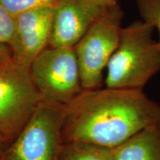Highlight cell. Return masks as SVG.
I'll return each mask as SVG.
<instances>
[{
    "mask_svg": "<svg viewBox=\"0 0 160 160\" xmlns=\"http://www.w3.org/2000/svg\"><path fill=\"white\" fill-rule=\"evenodd\" d=\"M160 125V104L143 90H83L66 105L62 143L113 149L132 136Z\"/></svg>",
    "mask_w": 160,
    "mask_h": 160,
    "instance_id": "6da1fadb",
    "label": "cell"
},
{
    "mask_svg": "<svg viewBox=\"0 0 160 160\" xmlns=\"http://www.w3.org/2000/svg\"><path fill=\"white\" fill-rule=\"evenodd\" d=\"M154 28L139 19L122 28L117 48L106 67L104 84L114 89L143 90L160 72V44Z\"/></svg>",
    "mask_w": 160,
    "mask_h": 160,
    "instance_id": "7a4b0ae2",
    "label": "cell"
},
{
    "mask_svg": "<svg viewBox=\"0 0 160 160\" xmlns=\"http://www.w3.org/2000/svg\"><path fill=\"white\" fill-rule=\"evenodd\" d=\"M123 18L119 3L109 6L74 46L83 90L102 88L104 71L119 45Z\"/></svg>",
    "mask_w": 160,
    "mask_h": 160,
    "instance_id": "3957f363",
    "label": "cell"
},
{
    "mask_svg": "<svg viewBox=\"0 0 160 160\" xmlns=\"http://www.w3.org/2000/svg\"><path fill=\"white\" fill-rule=\"evenodd\" d=\"M42 99L29 69L12 58L0 62V132L10 144L23 131Z\"/></svg>",
    "mask_w": 160,
    "mask_h": 160,
    "instance_id": "277c9868",
    "label": "cell"
},
{
    "mask_svg": "<svg viewBox=\"0 0 160 160\" xmlns=\"http://www.w3.org/2000/svg\"><path fill=\"white\" fill-rule=\"evenodd\" d=\"M66 105L42 99L33 117L0 160H58Z\"/></svg>",
    "mask_w": 160,
    "mask_h": 160,
    "instance_id": "5b68a950",
    "label": "cell"
},
{
    "mask_svg": "<svg viewBox=\"0 0 160 160\" xmlns=\"http://www.w3.org/2000/svg\"><path fill=\"white\" fill-rule=\"evenodd\" d=\"M44 99L68 105L83 91L74 48L48 46L29 68Z\"/></svg>",
    "mask_w": 160,
    "mask_h": 160,
    "instance_id": "8992f818",
    "label": "cell"
},
{
    "mask_svg": "<svg viewBox=\"0 0 160 160\" xmlns=\"http://www.w3.org/2000/svg\"><path fill=\"white\" fill-rule=\"evenodd\" d=\"M55 5L44 6L15 15V28L8 44L11 58L29 69L35 58L48 47Z\"/></svg>",
    "mask_w": 160,
    "mask_h": 160,
    "instance_id": "52a82bcc",
    "label": "cell"
},
{
    "mask_svg": "<svg viewBox=\"0 0 160 160\" xmlns=\"http://www.w3.org/2000/svg\"><path fill=\"white\" fill-rule=\"evenodd\" d=\"M108 7L97 0H59L54 8L49 46L74 48Z\"/></svg>",
    "mask_w": 160,
    "mask_h": 160,
    "instance_id": "ba28073f",
    "label": "cell"
},
{
    "mask_svg": "<svg viewBox=\"0 0 160 160\" xmlns=\"http://www.w3.org/2000/svg\"><path fill=\"white\" fill-rule=\"evenodd\" d=\"M113 160H160V125H152L112 149Z\"/></svg>",
    "mask_w": 160,
    "mask_h": 160,
    "instance_id": "9c48e42d",
    "label": "cell"
},
{
    "mask_svg": "<svg viewBox=\"0 0 160 160\" xmlns=\"http://www.w3.org/2000/svg\"><path fill=\"white\" fill-rule=\"evenodd\" d=\"M58 160H113L112 149L85 143H62Z\"/></svg>",
    "mask_w": 160,
    "mask_h": 160,
    "instance_id": "30bf717a",
    "label": "cell"
},
{
    "mask_svg": "<svg viewBox=\"0 0 160 160\" xmlns=\"http://www.w3.org/2000/svg\"><path fill=\"white\" fill-rule=\"evenodd\" d=\"M136 5L142 20L158 31L160 44V0H136Z\"/></svg>",
    "mask_w": 160,
    "mask_h": 160,
    "instance_id": "8fae6325",
    "label": "cell"
},
{
    "mask_svg": "<svg viewBox=\"0 0 160 160\" xmlns=\"http://www.w3.org/2000/svg\"><path fill=\"white\" fill-rule=\"evenodd\" d=\"M59 0H0V5L17 15L22 12L44 6L55 5Z\"/></svg>",
    "mask_w": 160,
    "mask_h": 160,
    "instance_id": "7c38bea8",
    "label": "cell"
},
{
    "mask_svg": "<svg viewBox=\"0 0 160 160\" xmlns=\"http://www.w3.org/2000/svg\"><path fill=\"white\" fill-rule=\"evenodd\" d=\"M15 28V15L0 5V43L8 44Z\"/></svg>",
    "mask_w": 160,
    "mask_h": 160,
    "instance_id": "4fadbf2b",
    "label": "cell"
},
{
    "mask_svg": "<svg viewBox=\"0 0 160 160\" xmlns=\"http://www.w3.org/2000/svg\"><path fill=\"white\" fill-rule=\"evenodd\" d=\"M11 58V51L9 46L6 44L0 43V62Z\"/></svg>",
    "mask_w": 160,
    "mask_h": 160,
    "instance_id": "5bb4252c",
    "label": "cell"
},
{
    "mask_svg": "<svg viewBox=\"0 0 160 160\" xmlns=\"http://www.w3.org/2000/svg\"><path fill=\"white\" fill-rule=\"evenodd\" d=\"M10 145V143L8 142V140L6 139L2 133L0 132V157L2 154L4 153V151H5L6 148Z\"/></svg>",
    "mask_w": 160,
    "mask_h": 160,
    "instance_id": "9a60e30c",
    "label": "cell"
},
{
    "mask_svg": "<svg viewBox=\"0 0 160 160\" xmlns=\"http://www.w3.org/2000/svg\"><path fill=\"white\" fill-rule=\"evenodd\" d=\"M97 1L105 6H111L118 2V0H97Z\"/></svg>",
    "mask_w": 160,
    "mask_h": 160,
    "instance_id": "2e32d148",
    "label": "cell"
}]
</instances>
